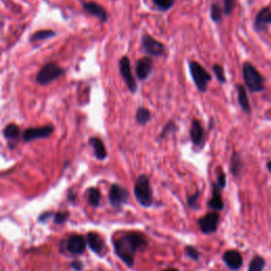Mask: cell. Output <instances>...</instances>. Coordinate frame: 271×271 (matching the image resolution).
Wrapping results in <instances>:
<instances>
[{
	"label": "cell",
	"mask_w": 271,
	"mask_h": 271,
	"mask_svg": "<svg viewBox=\"0 0 271 271\" xmlns=\"http://www.w3.org/2000/svg\"><path fill=\"white\" fill-rule=\"evenodd\" d=\"M69 217V214L68 213H65V212H58L54 215V222L56 224H63L65 223Z\"/></svg>",
	"instance_id": "obj_35"
},
{
	"label": "cell",
	"mask_w": 271,
	"mask_h": 271,
	"mask_svg": "<svg viewBox=\"0 0 271 271\" xmlns=\"http://www.w3.org/2000/svg\"><path fill=\"white\" fill-rule=\"evenodd\" d=\"M100 202H101V192L95 188L90 189L88 194V203L90 204V206L98 207L100 205Z\"/></svg>",
	"instance_id": "obj_29"
},
{
	"label": "cell",
	"mask_w": 271,
	"mask_h": 271,
	"mask_svg": "<svg viewBox=\"0 0 271 271\" xmlns=\"http://www.w3.org/2000/svg\"><path fill=\"white\" fill-rule=\"evenodd\" d=\"M242 169H243L242 156L238 152H233L230 159V172L233 176L238 177L242 172Z\"/></svg>",
	"instance_id": "obj_22"
},
{
	"label": "cell",
	"mask_w": 271,
	"mask_h": 271,
	"mask_svg": "<svg viewBox=\"0 0 271 271\" xmlns=\"http://www.w3.org/2000/svg\"><path fill=\"white\" fill-rule=\"evenodd\" d=\"M216 185L220 187V189H224L227 185V176L226 173L221 169L218 168L217 170V175H216Z\"/></svg>",
	"instance_id": "obj_32"
},
{
	"label": "cell",
	"mask_w": 271,
	"mask_h": 271,
	"mask_svg": "<svg viewBox=\"0 0 271 271\" xmlns=\"http://www.w3.org/2000/svg\"><path fill=\"white\" fill-rule=\"evenodd\" d=\"M141 50L150 57H161L167 53V47L150 34H143L141 37Z\"/></svg>",
	"instance_id": "obj_5"
},
{
	"label": "cell",
	"mask_w": 271,
	"mask_h": 271,
	"mask_svg": "<svg viewBox=\"0 0 271 271\" xmlns=\"http://www.w3.org/2000/svg\"><path fill=\"white\" fill-rule=\"evenodd\" d=\"M266 265L265 260L258 256L256 258H253L252 261L250 262L249 267H248V271H263Z\"/></svg>",
	"instance_id": "obj_28"
},
{
	"label": "cell",
	"mask_w": 271,
	"mask_h": 271,
	"mask_svg": "<svg viewBox=\"0 0 271 271\" xmlns=\"http://www.w3.org/2000/svg\"><path fill=\"white\" fill-rule=\"evenodd\" d=\"M208 205L212 210H214L215 212L222 211V210L224 209V202H223V198H222L221 189L216 185V183H213L212 197H211V199L209 200Z\"/></svg>",
	"instance_id": "obj_20"
},
{
	"label": "cell",
	"mask_w": 271,
	"mask_h": 271,
	"mask_svg": "<svg viewBox=\"0 0 271 271\" xmlns=\"http://www.w3.org/2000/svg\"><path fill=\"white\" fill-rule=\"evenodd\" d=\"M136 200L140 206L148 208L153 205V189L150 178L146 175H140L134 189Z\"/></svg>",
	"instance_id": "obj_3"
},
{
	"label": "cell",
	"mask_w": 271,
	"mask_h": 271,
	"mask_svg": "<svg viewBox=\"0 0 271 271\" xmlns=\"http://www.w3.org/2000/svg\"><path fill=\"white\" fill-rule=\"evenodd\" d=\"M269 25H271V7L265 6L257 13L253 21V28L256 32L262 33L267 31Z\"/></svg>",
	"instance_id": "obj_10"
},
{
	"label": "cell",
	"mask_w": 271,
	"mask_h": 271,
	"mask_svg": "<svg viewBox=\"0 0 271 271\" xmlns=\"http://www.w3.org/2000/svg\"><path fill=\"white\" fill-rule=\"evenodd\" d=\"M199 198V192L197 191L196 193L194 195H191L188 197V204L189 206L192 208V209H197L198 208V203H197V200Z\"/></svg>",
	"instance_id": "obj_34"
},
{
	"label": "cell",
	"mask_w": 271,
	"mask_h": 271,
	"mask_svg": "<svg viewBox=\"0 0 271 271\" xmlns=\"http://www.w3.org/2000/svg\"><path fill=\"white\" fill-rule=\"evenodd\" d=\"M186 253H187V256L191 259V260H194V261H198L199 260V251L194 248V247H192V246H188L186 248Z\"/></svg>",
	"instance_id": "obj_33"
},
{
	"label": "cell",
	"mask_w": 271,
	"mask_h": 271,
	"mask_svg": "<svg viewBox=\"0 0 271 271\" xmlns=\"http://www.w3.org/2000/svg\"><path fill=\"white\" fill-rule=\"evenodd\" d=\"M223 260L231 270L238 271L243 265V257L237 250H228L224 253Z\"/></svg>",
	"instance_id": "obj_16"
},
{
	"label": "cell",
	"mask_w": 271,
	"mask_h": 271,
	"mask_svg": "<svg viewBox=\"0 0 271 271\" xmlns=\"http://www.w3.org/2000/svg\"><path fill=\"white\" fill-rule=\"evenodd\" d=\"M135 120H136V122L139 125H141V126L147 125L152 120L151 110L148 108H146V107H143V106L138 107V109L136 111Z\"/></svg>",
	"instance_id": "obj_21"
},
{
	"label": "cell",
	"mask_w": 271,
	"mask_h": 271,
	"mask_svg": "<svg viewBox=\"0 0 271 271\" xmlns=\"http://www.w3.org/2000/svg\"><path fill=\"white\" fill-rule=\"evenodd\" d=\"M218 223H220V214L217 212H211L198 220V226L200 231L206 234L214 233L217 230Z\"/></svg>",
	"instance_id": "obj_11"
},
{
	"label": "cell",
	"mask_w": 271,
	"mask_h": 271,
	"mask_svg": "<svg viewBox=\"0 0 271 271\" xmlns=\"http://www.w3.org/2000/svg\"><path fill=\"white\" fill-rule=\"evenodd\" d=\"M212 70H213L216 80L218 82H220L221 84H226L227 83V77H226V74H225V69H224V67L222 65L214 64L213 67H212Z\"/></svg>",
	"instance_id": "obj_30"
},
{
	"label": "cell",
	"mask_w": 271,
	"mask_h": 271,
	"mask_svg": "<svg viewBox=\"0 0 271 271\" xmlns=\"http://www.w3.org/2000/svg\"><path fill=\"white\" fill-rule=\"evenodd\" d=\"M83 8L90 15L97 17L100 19L101 22H106L109 18V15L107 11L105 10V7L102 6L100 3L94 2V1H86L83 2Z\"/></svg>",
	"instance_id": "obj_14"
},
{
	"label": "cell",
	"mask_w": 271,
	"mask_h": 271,
	"mask_svg": "<svg viewBox=\"0 0 271 271\" xmlns=\"http://www.w3.org/2000/svg\"><path fill=\"white\" fill-rule=\"evenodd\" d=\"M237 91H238V101L240 104V107L243 112L246 113V115H251V104L249 101L248 92L246 87L242 84H237Z\"/></svg>",
	"instance_id": "obj_18"
},
{
	"label": "cell",
	"mask_w": 271,
	"mask_h": 271,
	"mask_svg": "<svg viewBox=\"0 0 271 271\" xmlns=\"http://www.w3.org/2000/svg\"><path fill=\"white\" fill-rule=\"evenodd\" d=\"M86 245L87 242L85 240L84 237L82 235H71L67 241L66 244V248L68 250V252L71 253V255H82V253L85 251L86 249Z\"/></svg>",
	"instance_id": "obj_15"
},
{
	"label": "cell",
	"mask_w": 271,
	"mask_h": 271,
	"mask_svg": "<svg viewBox=\"0 0 271 271\" xmlns=\"http://www.w3.org/2000/svg\"><path fill=\"white\" fill-rule=\"evenodd\" d=\"M119 71L123 78L128 90L132 93H136L138 90V83L132 71V63L128 56H122L119 60Z\"/></svg>",
	"instance_id": "obj_7"
},
{
	"label": "cell",
	"mask_w": 271,
	"mask_h": 271,
	"mask_svg": "<svg viewBox=\"0 0 271 271\" xmlns=\"http://www.w3.org/2000/svg\"><path fill=\"white\" fill-rule=\"evenodd\" d=\"M206 130L202 122L197 119H193L190 127L191 142L196 147H203L206 143Z\"/></svg>",
	"instance_id": "obj_9"
},
{
	"label": "cell",
	"mask_w": 271,
	"mask_h": 271,
	"mask_svg": "<svg viewBox=\"0 0 271 271\" xmlns=\"http://www.w3.org/2000/svg\"><path fill=\"white\" fill-rule=\"evenodd\" d=\"M64 73L65 69L58 66L56 63H48L39 70L36 75V82L39 85L46 86L55 81L59 76L64 75Z\"/></svg>",
	"instance_id": "obj_6"
},
{
	"label": "cell",
	"mask_w": 271,
	"mask_h": 271,
	"mask_svg": "<svg viewBox=\"0 0 271 271\" xmlns=\"http://www.w3.org/2000/svg\"><path fill=\"white\" fill-rule=\"evenodd\" d=\"M54 132L53 125H43L39 127H30L22 133V140L24 142H31L36 139H45L50 137Z\"/></svg>",
	"instance_id": "obj_8"
},
{
	"label": "cell",
	"mask_w": 271,
	"mask_h": 271,
	"mask_svg": "<svg viewBox=\"0 0 271 271\" xmlns=\"http://www.w3.org/2000/svg\"><path fill=\"white\" fill-rule=\"evenodd\" d=\"M237 6V0H224L223 1V12L225 16H229L233 13Z\"/></svg>",
	"instance_id": "obj_31"
},
{
	"label": "cell",
	"mask_w": 271,
	"mask_h": 271,
	"mask_svg": "<svg viewBox=\"0 0 271 271\" xmlns=\"http://www.w3.org/2000/svg\"><path fill=\"white\" fill-rule=\"evenodd\" d=\"M55 36V32L53 30H39L35 32L31 35L30 40L31 41H40V40H46L51 37Z\"/></svg>",
	"instance_id": "obj_26"
},
{
	"label": "cell",
	"mask_w": 271,
	"mask_h": 271,
	"mask_svg": "<svg viewBox=\"0 0 271 271\" xmlns=\"http://www.w3.org/2000/svg\"><path fill=\"white\" fill-rule=\"evenodd\" d=\"M242 74L245 87L250 92H262L265 90V77L250 62H245L242 66Z\"/></svg>",
	"instance_id": "obj_2"
},
{
	"label": "cell",
	"mask_w": 271,
	"mask_h": 271,
	"mask_svg": "<svg viewBox=\"0 0 271 271\" xmlns=\"http://www.w3.org/2000/svg\"><path fill=\"white\" fill-rule=\"evenodd\" d=\"M89 144L93 148L95 158L99 160H105L107 158V151L103 140L99 137H91L89 139Z\"/></svg>",
	"instance_id": "obj_19"
},
{
	"label": "cell",
	"mask_w": 271,
	"mask_h": 271,
	"mask_svg": "<svg viewBox=\"0 0 271 271\" xmlns=\"http://www.w3.org/2000/svg\"><path fill=\"white\" fill-rule=\"evenodd\" d=\"M210 17L215 23H221L224 18V12L223 6L218 2H212L211 6H210Z\"/></svg>",
	"instance_id": "obj_23"
},
{
	"label": "cell",
	"mask_w": 271,
	"mask_h": 271,
	"mask_svg": "<svg viewBox=\"0 0 271 271\" xmlns=\"http://www.w3.org/2000/svg\"><path fill=\"white\" fill-rule=\"evenodd\" d=\"M72 268L75 269L76 271H81L83 269V264L81 263V262H78V261H75L72 263Z\"/></svg>",
	"instance_id": "obj_36"
},
{
	"label": "cell",
	"mask_w": 271,
	"mask_h": 271,
	"mask_svg": "<svg viewBox=\"0 0 271 271\" xmlns=\"http://www.w3.org/2000/svg\"><path fill=\"white\" fill-rule=\"evenodd\" d=\"M128 200V192L123 187L120 185H112L109 191V202L112 207H120L122 205L126 204Z\"/></svg>",
	"instance_id": "obj_12"
},
{
	"label": "cell",
	"mask_w": 271,
	"mask_h": 271,
	"mask_svg": "<svg viewBox=\"0 0 271 271\" xmlns=\"http://www.w3.org/2000/svg\"><path fill=\"white\" fill-rule=\"evenodd\" d=\"M189 70L197 90L200 93H206L208 91L210 82L212 81V75L207 71L205 67H203L198 62H195V60H192L189 63Z\"/></svg>",
	"instance_id": "obj_4"
},
{
	"label": "cell",
	"mask_w": 271,
	"mask_h": 271,
	"mask_svg": "<svg viewBox=\"0 0 271 271\" xmlns=\"http://www.w3.org/2000/svg\"><path fill=\"white\" fill-rule=\"evenodd\" d=\"M267 169H268V171L271 173V161H268V162H267Z\"/></svg>",
	"instance_id": "obj_38"
},
{
	"label": "cell",
	"mask_w": 271,
	"mask_h": 271,
	"mask_svg": "<svg viewBox=\"0 0 271 271\" xmlns=\"http://www.w3.org/2000/svg\"><path fill=\"white\" fill-rule=\"evenodd\" d=\"M148 246V242L142 233L132 231L122 235L113 241V247L117 256L128 267H133L135 256L138 251H144Z\"/></svg>",
	"instance_id": "obj_1"
},
{
	"label": "cell",
	"mask_w": 271,
	"mask_h": 271,
	"mask_svg": "<svg viewBox=\"0 0 271 271\" xmlns=\"http://www.w3.org/2000/svg\"><path fill=\"white\" fill-rule=\"evenodd\" d=\"M161 271H179V270L177 268H168V269H164Z\"/></svg>",
	"instance_id": "obj_37"
},
{
	"label": "cell",
	"mask_w": 271,
	"mask_h": 271,
	"mask_svg": "<svg viewBox=\"0 0 271 271\" xmlns=\"http://www.w3.org/2000/svg\"><path fill=\"white\" fill-rule=\"evenodd\" d=\"M154 69V60L150 56H144L137 60L136 75L140 81H145L150 76Z\"/></svg>",
	"instance_id": "obj_13"
},
{
	"label": "cell",
	"mask_w": 271,
	"mask_h": 271,
	"mask_svg": "<svg viewBox=\"0 0 271 271\" xmlns=\"http://www.w3.org/2000/svg\"><path fill=\"white\" fill-rule=\"evenodd\" d=\"M87 244H88L89 248L97 255L101 256L105 251V242L100 234L95 232H90L87 234L86 239Z\"/></svg>",
	"instance_id": "obj_17"
},
{
	"label": "cell",
	"mask_w": 271,
	"mask_h": 271,
	"mask_svg": "<svg viewBox=\"0 0 271 271\" xmlns=\"http://www.w3.org/2000/svg\"><path fill=\"white\" fill-rule=\"evenodd\" d=\"M3 136L8 141H16L20 136V128L14 123L8 124L3 129Z\"/></svg>",
	"instance_id": "obj_24"
},
{
	"label": "cell",
	"mask_w": 271,
	"mask_h": 271,
	"mask_svg": "<svg viewBox=\"0 0 271 271\" xmlns=\"http://www.w3.org/2000/svg\"><path fill=\"white\" fill-rule=\"evenodd\" d=\"M154 6L159 12H168L174 6L175 0H152Z\"/></svg>",
	"instance_id": "obj_27"
},
{
	"label": "cell",
	"mask_w": 271,
	"mask_h": 271,
	"mask_svg": "<svg viewBox=\"0 0 271 271\" xmlns=\"http://www.w3.org/2000/svg\"><path fill=\"white\" fill-rule=\"evenodd\" d=\"M178 126L176 124V122L170 120L167 124H165L162 128V130L160 132L159 136H158V140H165L168 137H170L171 135L175 134L177 132Z\"/></svg>",
	"instance_id": "obj_25"
}]
</instances>
